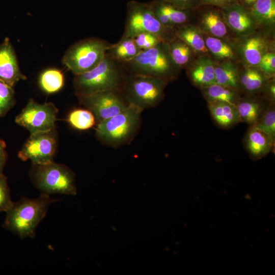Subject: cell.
<instances>
[{"label": "cell", "instance_id": "30bf717a", "mask_svg": "<svg viewBox=\"0 0 275 275\" xmlns=\"http://www.w3.org/2000/svg\"><path fill=\"white\" fill-rule=\"evenodd\" d=\"M77 98L80 104L93 113L97 123L120 113L129 105L118 90L103 91Z\"/></svg>", "mask_w": 275, "mask_h": 275}, {"label": "cell", "instance_id": "e575fe53", "mask_svg": "<svg viewBox=\"0 0 275 275\" xmlns=\"http://www.w3.org/2000/svg\"><path fill=\"white\" fill-rule=\"evenodd\" d=\"M260 71L267 77L272 76L275 72V54L272 52H265L258 65Z\"/></svg>", "mask_w": 275, "mask_h": 275}, {"label": "cell", "instance_id": "74e56055", "mask_svg": "<svg viewBox=\"0 0 275 275\" xmlns=\"http://www.w3.org/2000/svg\"><path fill=\"white\" fill-rule=\"evenodd\" d=\"M8 159L6 144L3 140H0V175L4 174L3 170Z\"/></svg>", "mask_w": 275, "mask_h": 275}, {"label": "cell", "instance_id": "44dd1931", "mask_svg": "<svg viewBox=\"0 0 275 275\" xmlns=\"http://www.w3.org/2000/svg\"><path fill=\"white\" fill-rule=\"evenodd\" d=\"M151 7L162 13L169 20L173 28L188 24V10L178 8L164 0L149 2Z\"/></svg>", "mask_w": 275, "mask_h": 275}, {"label": "cell", "instance_id": "6da1fadb", "mask_svg": "<svg viewBox=\"0 0 275 275\" xmlns=\"http://www.w3.org/2000/svg\"><path fill=\"white\" fill-rule=\"evenodd\" d=\"M56 201L42 193L37 199L22 197L6 212L3 227L21 239L34 238L37 227L45 216L49 205Z\"/></svg>", "mask_w": 275, "mask_h": 275}, {"label": "cell", "instance_id": "277c9868", "mask_svg": "<svg viewBox=\"0 0 275 275\" xmlns=\"http://www.w3.org/2000/svg\"><path fill=\"white\" fill-rule=\"evenodd\" d=\"M122 64L128 73L151 76L168 82L177 76L180 70L171 59L167 42L141 50Z\"/></svg>", "mask_w": 275, "mask_h": 275}, {"label": "cell", "instance_id": "d6a6232c", "mask_svg": "<svg viewBox=\"0 0 275 275\" xmlns=\"http://www.w3.org/2000/svg\"><path fill=\"white\" fill-rule=\"evenodd\" d=\"M133 39L141 50L151 48L164 42L157 35L148 32L140 33L133 37Z\"/></svg>", "mask_w": 275, "mask_h": 275}, {"label": "cell", "instance_id": "7c38bea8", "mask_svg": "<svg viewBox=\"0 0 275 275\" xmlns=\"http://www.w3.org/2000/svg\"><path fill=\"white\" fill-rule=\"evenodd\" d=\"M26 79L20 70L12 45L5 38L0 45V80L13 87L20 80Z\"/></svg>", "mask_w": 275, "mask_h": 275}, {"label": "cell", "instance_id": "603a6c76", "mask_svg": "<svg viewBox=\"0 0 275 275\" xmlns=\"http://www.w3.org/2000/svg\"><path fill=\"white\" fill-rule=\"evenodd\" d=\"M240 73L236 67L228 60L216 65L215 64V84L239 90Z\"/></svg>", "mask_w": 275, "mask_h": 275}, {"label": "cell", "instance_id": "ffe728a7", "mask_svg": "<svg viewBox=\"0 0 275 275\" xmlns=\"http://www.w3.org/2000/svg\"><path fill=\"white\" fill-rule=\"evenodd\" d=\"M141 51L133 38L122 36L118 42L111 45L106 54L115 61L123 63L132 59Z\"/></svg>", "mask_w": 275, "mask_h": 275}, {"label": "cell", "instance_id": "9a60e30c", "mask_svg": "<svg viewBox=\"0 0 275 275\" xmlns=\"http://www.w3.org/2000/svg\"><path fill=\"white\" fill-rule=\"evenodd\" d=\"M274 143L270 135L254 126H250L245 135L244 144L250 156L253 159H259L267 154Z\"/></svg>", "mask_w": 275, "mask_h": 275}, {"label": "cell", "instance_id": "ab89813d", "mask_svg": "<svg viewBox=\"0 0 275 275\" xmlns=\"http://www.w3.org/2000/svg\"><path fill=\"white\" fill-rule=\"evenodd\" d=\"M240 4L245 8H250L257 0H238Z\"/></svg>", "mask_w": 275, "mask_h": 275}, {"label": "cell", "instance_id": "1f68e13d", "mask_svg": "<svg viewBox=\"0 0 275 275\" xmlns=\"http://www.w3.org/2000/svg\"><path fill=\"white\" fill-rule=\"evenodd\" d=\"M15 102L13 87L0 80V117L5 116Z\"/></svg>", "mask_w": 275, "mask_h": 275}, {"label": "cell", "instance_id": "484cf974", "mask_svg": "<svg viewBox=\"0 0 275 275\" xmlns=\"http://www.w3.org/2000/svg\"><path fill=\"white\" fill-rule=\"evenodd\" d=\"M249 10L256 23L270 25L275 22V0H257Z\"/></svg>", "mask_w": 275, "mask_h": 275}, {"label": "cell", "instance_id": "cb8c5ba5", "mask_svg": "<svg viewBox=\"0 0 275 275\" xmlns=\"http://www.w3.org/2000/svg\"><path fill=\"white\" fill-rule=\"evenodd\" d=\"M236 107L241 122L247 123L250 126L256 123L264 110L261 102L253 98H240Z\"/></svg>", "mask_w": 275, "mask_h": 275}, {"label": "cell", "instance_id": "3957f363", "mask_svg": "<svg viewBox=\"0 0 275 275\" xmlns=\"http://www.w3.org/2000/svg\"><path fill=\"white\" fill-rule=\"evenodd\" d=\"M142 112L129 104L120 113L97 123L96 138L103 145L114 148L129 144L140 129Z\"/></svg>", "mask_w": 275, "mask_h": 275}, {"label": "cell", "instance_id": "4316f807", "mask_svg": "<svg viewBox=\"0 0 275 275\" xmlns=\"http://www.w3.org/2000/svg\"><path fill=\"white\" fill-rule=\"evenodd\" d=\"M266 80V77L260 69L249 67L240 74V88L249 93H256L263 89Z\"/></svg>", "mask_w": 275, "mask_h": 275}, {"label": "cell", "instance_id": "d6986e66", "mask_svg": "<svg viewBox=\"0 0 275 275\" xmlns=\"http://www.w3.org/2000/svg\"><path fill=\"white\" fill-rule=\"evenodd\" d=\"M266 48L265 39L259 35H254L244 41L241 48L242 54L246 63L252 67L256 66L266 52Z\"/></svg>", "mask_w": 275, "mask_h": 275}, {"label": "cell", "instance_id": "ba28073f", "mask_svg": "<svg viewBox=\"0 0 275 275\" xmlns=\"http://www.w3.org/2000/svg\"><path fill=\"white\" fill-rule=\"evenodd\" d=\"M111 44L96 37L80 40L66 50L62 63L75 75L84 73L95 68L104 59Z\"/></svg>", "mask_w": 275, "mask_h": 275}, {"label": "cell", "instance_id": "f1b7e54d", "mask_svg": "<svg viewBox=\"0 0 275 275\" xmlns=\"http://www.w3.org/2000/svg\"><path fill=\"white\" fill-rule=\"evenodd\" d=\"M68 122L74 128L81 130L89 129L96 123L93 113L87 108L71 111L68 116Z\"/></svg>", "mask_w": 275, "mask_h": 275}, {"label": "cell", "instance_id": "52a82bcc", "mask_svg": "<svg viewBox=\"0 0 275 275\" xmlns=\"http://www.w3.org/2000/svg\"><path fill=\"white\" fill-rule=\"evenodd\" d=\"M126 8L123 37L133 38L140 33L148 32L157 35L167 43L175 37L174 29L166 26L158 21L149 2L130 1Z\"/></svg>", "mask_w": 275, "mask_h": 275}, {"label": "cell", "instance_id": "8fae6325", "mask_svg": "<svg viewBox=\"0 0 275 275\" xmlns=\"http://www.w3.org/2000/svg\"><path fill=\"white\" fill-rule=\"evenodd\" d=\"M57 148L56 129L30 134L18 154L23 161L41 164L53 161Z\"/></svg>", "mask_w": 275, "mask_h": 275}, {"label": "cell", "instance_id": "8992f818", "mask_svg": "<svg viewBox=\"0 0 275 275\" xmlns=\"http://www.w3.org/2000/svg\"><path fill=\"white\" fill-rule=\"evenodd\" d=\"M167 83L160 78L127 73L120 92L128 104L143 111L162 100Z\"/></svg>", "mask_w": 275, "mask_h": 275}, {"label": "cell", "instance_id": "4dcf8cb0", "mask_svg": "<svg viewBox=\"0 0 275 275\" xmlns=\"http://www.w3.org/2000/svg\"><path fill=\"white\" fill-rule=\"evenodd\" d=\"M270 135L275 139V108L274 103L270 102L263 111L261 117L253 126Z\"/></svg>", "mask_w": 275, "mask_h": 275}, {"label": "cell", "instance_id": "5b68a950", "mask_svg": "<svg viewBox=\"0 0 275 275\" xmlns=\"http://www.w3.org/2000/svg\"><path fill=\"white\" fill-rule=\"evenodd\" d=\"M30 178L42 194H60L75 196L77 193L75 175L66 166L54 161L32 164Z\"/></svg>", "mask_w": 275, "mask_h": 275}, {"label": "cell", "instance_id": "2e32d148", "mask_svg": "<svg viewBox=\"0 0 275 275\" xmlns=\"http://www.w3.org/2000/svg\"><path fill=\"white\" fill-rule=\"evenodd\" d=\"M208 107L211 117L222 128L232 127L241 122L235 105L224 102H207Z\"/></svg>", "mask_w": 275, "mask_h": 275}, {"label": "cell", "instance_id": "9c48e42d", "mask_svg": "<svg viewBox=\"0 0 275 275\" xmlns=\"http://www.w3.org/2000/svg\"><path fill=\"white\" fill-rule=\"evenodd\" d=\"M58 109L52 102L39 103L30 99L15 122L30 134L56 128Z\"/></svg>", "mask_w": 275, "mask_h": 275}, {"label": "cell", "instance_id": "d590c367", "mask_svg": "<svg viewBox=\"0 0 275 275\" xmlns=\"http://www.w3.org/2000/svg\"><path fill=\"white\" fill-rule=\"evenodd\" d=\"M238 4H240L238 0H200L199 6H213L222 9Z\"/></svg>", "mask_w": 275, "mask_h": 275}, {"label": "cell", "instance_id": "8d00e7d4", "mask_svg": "<svg viewBox=\"0 0 275 275\" xmlns=\"http://www.w3.org/2000/svg\"><path fill=\"white\" fill-rule=\"evenodd\" d=\"M173 5L185 10L195 8L200 5V0H164Z\"/></svg>", "mask_w": 275, "mask_h": 275}, {"label": "cell", "instance_id": "f35d334b", "mask_svg": "<svg viewBox=\"0 0 275 275\" xmlns=\"http://www.w3.org/2000/svg\"><path fill=\"white\" fill-rule=\"evenodd\" d=\"M264 87L266 89V95L269 101L272 103H274L275 84L274 80L269 83H266Z\"/></svg>", "mask_w": 275, "mask_h": 275}, {"label": "cell", "instance_id": "5bb4252c", "mask_svg": "<svg viewBox=\"0 0 275 275\" xmlns=\"http://www.w3.org/2000/svg\"><path fill=\"white\" fill-rule=\"evenodd\" d=\"M186 68L189 78L197 87L202 89L215 84V64L210 58L201 57Z\"/></svg>", "mask_w": 275, "mask_h": 275}, {"label": "cell", "instance_id": "7a4b0ae2", "mask_svg": "<svg viewBox=\"0 0 275 275\" xmlns=\"http://www.w3.org/2000/svg\"><path fill=\"white\" fill-rule=\"evenodd\" d=\"M127 74L122 63L106 54L95 68L75 75L73 81L75 94L78 97L106 90L120 91Z\"/></svg>", "mask_w": 275, "mask_h": 275}, {"label": "cell", "instance_id": "836d02e7", "mask_svg": "<svg viewBox=\"0 0 275 275\" xmlns=\"http://www.w3.org/2000/svg\"><path fill=\"white\" fill-rule=\"evenodd\" d=\"M7 177L0 175V212H6L13 204Z\"/></svg>", "mask_w": 275, "mask_h": 275}, {"label": "cell", "instance_id": "4fadbf2b", "mask_svg": "<svg viewBox=\"0 0 275 275\" xmlns=\"http://www.w3.org/2000/svg\"><path fill=\"white\" fill-rule=\"evenodd\" d=\"M222 13L227 26L236 34H250L256 24L249 9L238 4L222 9Z\"/></svg>", "mask_w": 275, "mask_h": 275}, {"label": "cell", "instance_id": "d4e9b609", "mask_svg": "<svg viewBox=\"0 0 275 275\" xmlns=\"http://www.w3.org/2000/svg\"><path fill=\"white\" fill-rule=\"evenodd\" d=\"M167 43L171 59L179 69L187 67L191 63L194 51L183 40L175 36Z\"/></svg>", "mask_w": 275, "mask_h": 275}, {"label": "cell", "instance_id": "e0dca14e", "mask_svg": "<svg viewBox=\"0 0 275 275\" xmlns=\"http://www.w3.org/2000/svg\"><path fill=\"white\" fill-rule=\"evenodd\" d=\"M201 31L205 34L217 38H223L228 34V26L222 12L209 10L202 15L200 21Z\"/></svg>", "mask_w": 275, "mask_h": 275}, {"label": "cell", "instance_id": "f546056e", "mask_svg": "<svg viewBox=\"0 0 275 275\" xmlns=\"http://www.w3.org/2000/svg\"><path fill=\"white\" fill-rule=\"evenodd\" d=\"M204 39L208 51L216 58L227 60L234 58L235 54L232 47L221 39L207 35Z\"/></svg>", "mask_w": 275, "mask_h": 275}, {"label": "cell", "instance_id": "ac0fdd59", "mask_svg": "<svg viewBox=\"0 0 275 275\" xmlns=\"http://www.w3.org/2000/svg\"><path fill=\"white\" fill-rule=\"evenodd\" d=\"M175 35L186 43L195 52L205 53L208 52L204 36L199 28L187 24L174 28Z\"/></svg>", "mask_w": 275, "mask_h": 275}, {"label": "cell", "instance_id": "7402d4cb", "mask_svg": "<svg viewBox=\"0 0 275 275\" xmlns=\"http://www.w3.org/2000/svg\"><path fill=\"white\" fill-rule=\"evenodd\" d=\"M201 90L207 102H224L236 106L240 98L238 90L217 84H212Z\"/></svg>", "mask_w": 275, "mask_h": 275}, {"label": "cell", "instance_id": "83f0119b", "mask_svg": "<svg viewBox=\"0 0 275 275\" xmlns=\"http://www.w3.org/2000/svg\"><path fill=\"white\" fill-rule=\"evenodd\" d=\"M62 72L55 68L48 69L40 75L39 83L41 88L47 93H53L60 90L64 85Z\"/></svg>", "mask_w": 275, "mask_h": 275}]
</instances>
